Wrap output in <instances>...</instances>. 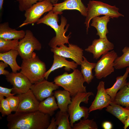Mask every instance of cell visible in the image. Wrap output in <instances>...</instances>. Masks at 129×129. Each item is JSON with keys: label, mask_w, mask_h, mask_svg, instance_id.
I'll use <instances>...</instances> for the list:
<instances>
[{"label": "cell", "mask_w": 129, "mask_h": 129, "mask_svg": "<svg viewBox=\"0 0 129 129\" xmlns=\"http://www.w3.org/2000/svg\"><path fill=\"white\" fill-rule=\"evenodd\" d=\"M50 116L39 110L15 113L7 116L9 129H46L50 123Z\"/></svg>", "instance_id": "cell-1"}, {"label": "cell", "mask_w": 129, "mask_h": 129, "mask_svg": "<svg viewBox=\"0 0 129 129\" xmlns=\"http://www.w3.org/2000/svg\"><path fill=\"white\" fill-rule=\"evenodd\" d=\"M60 24L59 25L58 15L54 13L52 10L49 11L46 15L39 19L36 23L37 24H44L50 26L54 30L56 36L53 37L50 40L48 45L51 48L58 47L65 44H69V39L71 33L68 36H66L65 32L68 30L69 26V24L66 25V28L64 29L67 23V20L64 17L62 16L61 18Z\"/></svg>", "instance_id": "cell-2"}, {"label": "cell", "mask_w": 129, "mask_h": 129, "mask_svg": "<svg viewBox=\"0 0 129 129\" xmlns=\"http://www.w3.org/2000/svg\"><path fill=\"white\" fill-rule=\"evenodd\" d=\"M85 82L81 71L76 69L71 73L65 72L54 79L55 84L69 92L72 97L79 93L86 92V86L83 85Z\"/></svg>", "instance_id": "cell-3"}, {"label": "cell", "mask_w": 129, "mask_h": 129, "mask_svg": "<svg viewBox=\"0 0 129 129\" xmlns=\"http://www.w3.org/2000/svg\"><path fill=\"white\" fill-rule=\"evenodd\" d=\"M20 72L25 76L32 84L45 79L46 71L45 63L36 55L32 57L22 59Z\"/></svg>", "instance_id": "cell-4"}, {"label": "cell", "mask_w": 129, "mask_h": 129, "mask_svg": "<svg viewBox=\"0 0 129 129\" xmlns=\"http://www.w3.org/2000/svg\"><path fill=\"white\" fill-rule=\"evenodd\" d=\"M94 95L91 92H81L72 97L71 102L68 106L67 112L69 115L70 122L73 128L74 123L83 118L87 119L89 115V109L87 108L80 106L81 102L86 104L88 103L89 97Z\"/></svg>", "instance_id": "cell-5"}, {"label": "cell", "mask_w": 129, "mask_h": 129, "mask_svg": "<svg viewBox=\"0 0 129 129\" xmlns=\"http://www.w3.org/2000/svg\"><path fill=\"white\" fill-rule=\"evenodd\" d=\"M87 5V14L84 22L87 33L90 21L94 17L103 15L113 19L124 16L119 12V8L115 5L112 6L100 1L90 0Z\"/></svg>", "instance_id": "cell-6"}, {"label": "cell", "mask_w": 129, "mask_h": 129, "mask_svg": "<svg viewBox=\"0 0 129 129\" xmlns=\"http://www.w3.org/2000/svg\"><path fill=\"white\" fill-rule=\"evenodd\" d=\"M25 31L24 37L19 41L17 51L22 59H28L36 55L34 50H40L41 43L29 30Z\"/></svg>", "instance_id": "cell-7"}, {"label": "cell", "mask_w": 129, "mask_h": 129, "mask_svg": "<svg viewBox=\"0 0 129 129\" xmlns=\"http://www.w3.org/2000/svg\"><path fill=\"white\" fill-rule=\"evenodd\" d=\"M53 7V4L49 0L37 2L25 11V19L19 27L36 23L44 13L52 10Z\"/></svg>", "instance_id": "cell-8"}, {"label": "cell", "mask_w": 129, "mask_h": 129, "mask_svg": "<svg viewBox=\"0 0 129 129\" xmlns=\"http://www.w3.org/2000/svg\"><path fill=\"white\" fill-rule=\"evenodd\" d=\"M117 57V53L114 50L102 55L94 68V75L97 79L105 78L114 72V62Z\"/></svg>", "instance_id": "cell-9"}, {"label": "cell", "mask_w": 129, "mask_h": 129, "mask_svg": "<svg viewBox=\"0 0 129 129\" xmlns=\"http://www.w3.org/2000/svg\"><path fill=\"white\" fill-rule=\"evenodd\" d=\"M59 47L51 48V51L54 54L70 59L78 65H81L84 56L83 50L82 48L71 43L69 44L68 47L64 44Z\"/></svg>", "instance_id": "cell-10"}, {"label": "cell", "mask_w": 129, "mask_h": 129, "mask_svg": "<svg viewBox=\"0 0 129 129\" xmlns=\"http://www.w3.org/2000/svg\"><path fill=\"white\" fill-rule=\"evenodd\" d=\"M5 76L7 81L12 85V91L15 94L27 92L30 89L32 85L28 79L20 72H12Z\"/></svg>", "instance_id": "cell-11"}, {"label": "cell", "mask_w": 129, "mask_h": 129, "mask_svg": "<svg viewBox=\"0 0 129 129\" xmlns=\"http://www.w3.org/2000/svg\"><path fill=\"white\" fill-rule=\"evenodd\" d=\"M59 86L53 82L46 79L32 84L30 88L37 98L40 102L54 95V91L59 88Z\"/></svg>", "instance_id": "cell-12"}, {"label": "cell", "mask_w": 129, "mask_h": 129, "mask_svg": "<svg viewBox=\"0 0 129 129\" xmlns=\"http://www.w3.org/2000/svg\"><path fill=\"white\" fill-rule=\"evenodd\" d=\"M20 101L16 113L31 112L38 110L40 102L30 89L27 92L17 95Z\"/></svg>", "instance_id": "cell-13"}, {"label": "cell", "mask_w": 129, "mask_h": 129, "mask_svg": "<svg viewBox=\"0 0 129 129\" xmlns=\"http://www.w3.org/2000/svg\"><path fill=\"white\" fill-rule=\"evenodd\" d=\"M114 48L113 44L108 40L107 38H99L94 39L92 44L85 50L92 53L93 58L97 59L101 56L113 50Z\"/></svg>", "instance_id": "cell-14"}, {"label": "cell", "mask_w": 129, "mask_h": 129, "mask_svg": "<svg viewBox=\"0 0 129 129\" xmlns=\"http://www.w3.org/2000/svg\"><path fill=\"white\" fill-rule=\"evenodd\" d=\"M97 92L95 98L89 109V113L97 110L106 108L111 102L110 96L107 92L105 82L100 81L97 86Z\"/></svg>", "instance_id": "cell-15"}, {"label": "cell", "mask_w": 129, "mask_h": 129, "mask_svg": "<svg viewBox=\"0 0 129 129\" xmlns=\"http://www.w3.org/2000/svg\"><path fill=\"white\" fill-rule=\"evenodd\" d=\"M75 10L79 11L81 14L86 17L87 8L83 4L81 0H66L62 2L53 4L52 10L58 15H61L65 10Z\"/></svg>", "instance_id": "cell-16"}, {"label": "cell", "mask_w": 129, "mask_h": 129, "mask_svg": "<svg viewBox=\"0 0 129 129\" xmlns=\"http://www.w3.org/2000/svg\"><path fill=\"white\" fill-rule=\"evenodd\" d=\"M54 61L53 64L50 68L45 73L44 77L47 80L50 74L55 70L64 67L65 70L69 71L71 69L75 70L77 67V63L74 61H70L62 56L54 54L53 55Z\"/></svg>", "instance_id": "cell-17"}, {"label": "cell", "mask_w": 129, "mask_h": 129, "mask_svg": "<svg viewBox=\"0 0 129 129\" xmlns=\"http://www.w3.org/2000/svg\"><path fill=\"white\" fill-rule=\"evenodd\" d=\"M25 34V31L18 30L10 27L8 22L0 24V38L6 40L17 39L23 38Z\"/></svg>", "instance_id": "cell-18"}, {"label": "cell", "mask_w": 129, "mask_h": 129, "mask_svg": "<svg viewBox=\"0 0 129 129\" xmlns=\"http://www.w3.org/2000/svg\"><path fill=\"white\" fill-rule=\"evenodd\" d=\"M110 18L109 16H104L101 17L96 16L92 19V22L91 25L96 28L97 31L96 34L99 38H107L106 35L109 32L107 25Z\"/></svg>", "instance_id": "cell-19"}, {"label": "cell", "mask_w": 129, "mask_h": 129, "mask_svg": "<svg viewBox=\"0 0 129 129\" xmlns=\"http://www.w3.org/2000/svg\"><path fill=\"white\" fill-rule=\"evenodd\" d=\"M106 110L117 118L124 124L129 117V107L124 108L111 102Z\"/></svg>", "instance_id": "cell-20"}, {"label": "cell", "mask_w": 129, "mask_h": 129, "mask_svg": "<svg viewBox=\"0 0 129 129\" xmlns=\"http://www.w3.org/2000/svg\"><path fill=\"white\" fill-rule=\"evenodd\" d=\"M19 54L17 50H11L4 53H0V60L9 65L13 72L16 73L21 70V67L18 65L16 58Z\"/></svg>", "instance_id": "cell-21"}, {"label": "cell", "mask_w": 129, "mask_h": 129, "mask_svg": "<svg viewBox=\"0 0 129 129\" xmlns=\"http://www.w3.org/2000/svg\"><path fill=\"white\" fill-rule=\"evenodd\" d=\"M54 96L57 100L60 111L63 112H67L68 106L71 102L70 93L65 90H58L55 91Z\"/></svg>", "instance_id": "cell-22"}, {"label": "cell", "mask_w": 129, "mask_h": 129, "mask_svg": "<svg viewBox=\"0 0 129 129\" xmlns=\"http://www.w3.org/2000/svg\"><path fill=\"white\" fill-rule=\"evenodd\" d=\"M129 73V67H127L123 75L117 77L116 81L113 86L110 88L106 89L107 92L111 97V102L113 101L118 90L126 85V79Z\"/></svg>", "instance_id": "cell-23"}, {"label": "cell", "mask_w": 129, "mask_h": 129, "mask_svg": "<svg viewBox=\"0 0 129 129\" xmlns=\"http://www.w3.org/2000/svg\"><path fill=\"white\" fill-rule=\"evenodd\" d=\"M55 98L53 95L40 102L38 110L50 116H52L54 114V111L58 108Z\"/></svg>", "instance_id": "cell-24"}, {"label": "cell", "mask_w": 129, "mask_h": 129, "mask_svg": "<svg viewBox=\"0 0 129 129\" xmlns=\"http://www.w3.org/2000/svg\"><path fill=\"white\" fill-rule=\"evenodd\" d=\"M96 63H90L84 56L81 65V72L83 75L85 81L87 84H89L94 78L92 72V70L94 68Z\"/></svg>", "instance_id": "cell-25"}, {"label": "cell", "mask_w": 129, "mask_h": 129, "mask_svg": "<svg viewBox=\"0 0 129 129\" xmlns=\"http://www.w3.org/2000/svg\"><path fill=\"white\" fill-rule=\"evenodd\" d=\"M112 102L126 107H129V87L126 85L117 92Z\"/></svg>", "instance_id": "cell-26"}, {"label": "cell", "mask_w": 129, "mask_h": 129, "mask_svg": "<svg viewBox=\"0 0 129 129\" xmlns=\"http://www.w3.org/2000/svg\"><path fill=\"white\" fill-rule=\"evenodd\" d=\"M122 51L123 54L117 57L114 62V67L117 69L129 67V47H125Z\"/></svg>", "instance_id": "cell-27"}, {"label": "cell", "mask_w": 129, "mask_h": 129, "mask_svg": "<svg viewBox=\"0 0 129 129\" xmlns=\"http://www.w3.org/2000/svg\"><path fill=\"white\" fill-rule=\"evenodd\" d=\"M69 115L68 112H63L60 110L55 114V119L58 126L57 129H72L69 121Z\"/></svg>", "instance_id": "cell-28"}, {"label": "cell", "mask_w": 129, "mask_h": 129, "mask_svg": "<svg viewBox=\"0 0 129 129\" xmlns=\"http://www.w3.org/2000/svg\"><path fill=\"white\" fill-rule=\"evenodd\" d=\"M17 39L6 40L0 38V53H4L11 50H17L19 43Z\"/></svg>", "instance_id": "cell-29"}, {"label": "cell", "mask_w": 129, "mask_h": 129, "mask_svg": "<svg viewBox=\"0 0 129 129\" xmlns=\"http://www.w3.org/2000/svg\"><path fill=\"white\" fill-rule=\"evenodd\" d=\"M78 123L74 124L73 129H97L98 126L93 119H80Z\"/></svg>", "instance_id": "cell-30"}, {"label": "cell", "mask_w": 129, "mask_h": 129, "mask_svg": "<svg viewBox=\"0 0 129 129\" xmlns=\"http://www.w3.org/2000/svg\"><path fill=\"white\" fill-rule=\"evenodd\" d=\"M8 101L4 97H0V112L4 117L11 113L12 112Z\"/></svg>", "instance_id": "cell-31"}, {"label": "cell", "mask_w": 129, "mask_h": 129, "mask_svg": "<svg viewBox=\"0 0 129 129\" xmlns=\"http://www.w3.org/2000/svg\"><path fill=\"white\" fill-rule=\"evenodd\" d=\"M43 0H16L18 2L19 10L21 11H25L37 2Z\"/></svg>", "instance_id": "cell-32"}, {"label": "cell", "mask_w": 129, "mask_h": 129, "mask_svg": "<svg viewBox=\"0 0 129 129\" xmlns=\"http://www.w3.org/2000/svg\"><path fill=\"white\" fill-rule=\"evenodd\" d=\"M12 112L17 111L19 104V98L18 96H12L6 98Z\"/></svg>", "instance_id": "cell-33"}, {"label": "cell", "mask_w": 129, "mask_h": 129, "mask_svg": "<svg viewBox=\"0 0 129 129\" xmlns=\"http://www.w3.org/2000/svg\"><path fill=\"white\" fill-rule=\"evenodd\" d=\"M13 89V88H9L0 86V97L5 96L6 98L10 96H14L15 94V93H11Z\"/></svg>", "instance_id": "cell-34"}, {"label": "cell", "mask_w": 129, "mask_h": 129, "mask_svg": "<svg viewBox=\"0 0 129 129\" xmlns=\"http://www.w3.org/2000/svg\"><path fill=\"white\" fill-rule=\"evenodd\" d=\"M8 65L4 62L1 61L0 62V75L5 76L8 75L10 72L5 69L8 66Z\"/></svg>", "instance_id": "cell-35"}, {"label": "cell", "mask_w": 129, "mask_h": 129, "mask_svg": "<svg viewBox=\"0 0 129 129\" xmlns=\"http://www.w3.org/2000/svg\"><path fill=\"white\" fill-rule=\"evenodd\" d=\"M57 127L55 118L53 117L50 120V124L47 129H57Z\"/></svg>", "instance_id": "cell-36"}, {"label": "cell", "mask_w": 129, "mask_h": 129, "mask_svg": "<svg viewBox=\"0 0 129 129\" xmlns=\"http://www.w3.org/2000/svg\"><path fill=\"white\" fill-rule=\"evenodd\" d=\"M102 127L104 129H111L113 127L111 123L109 122H104L102 124Z\"/></svg>", "instance_id": "cell-37"}, {"label": "cell", "mask_w": 129, "mask_h": 129, "mask_svg": "<svg viewBox=\"0 0 129 129\" xmlns=\"http://www.w3.org/2000/svg\"><path fill=\"white\" fill-rule=\"evenodd\" d=\"M124 125V129H126L129 126V117L125 121Z\"/></svg>", "instance_id": "cell-38"}, {"label": "cell", "mask_w": 129, "mask_h": 129, "mask_svg": "<svg viewBox=\"0 0 129 129\" xmlns=\"http://www.w3.org/2000/svg\"><path fill=\"white\" fill-rule=\"evenodd\" d=\"M4 0H0V10L1 11L3 8V6Z\"/></svg>", "instance_id": "cell-39"}, {"label": "cell", "mask_w": 129, "mask_h": 129, "mask_svg": "<svg viewBox=\"0 0 129 129\" xmlns=\"http://www.w3.org/2000/svg\"><path fill=\"white\" fill-rule=\"evenodd\" d=\"M53 4L57 3L58 1V0H49Z\"/></svg>", "instance_id": "cell-40"}, {"label": "cell", "mask_w": 129, "mask_h": 129, "mask_svg": "<svg viewBox=\"0 0 129 129\" xmlns=\"http://www.w3.org/2000/svg\"><path fill=\"white\" fill-rule=\"evenodd\" d=\"M126 85L129 87V82H127L126 84Z\"/></svg>", "instance_id": "cell-41"}, {"label": "cell", "mask_w": 129, "mask_h": 129, "mask_svg": "<svg viewBox=\"0 0 129 129\" xmlns=\"http://www.w3.org/2000/svg\"><path fill=\"white\" fill-rule=\"evenodd\" d=\"M64 0V1H65V0Z\"/></svg>", "instance_id": "cell-42"}, {"label": "cell", "mask_w": 129, "mask_h": 129, "mask_svg": "<svg viewBox=\"0 0 129 129\" xmlns=\"http://www.w3.org/2000/svg\"></svg>", "instance_id": "cell-43"}]
</instances>
